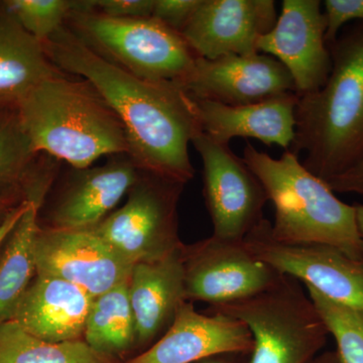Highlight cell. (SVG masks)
<instances>
[{"label":"cell","mask_w":363,"mask_h":363,"mask_svg":"<svg viewBox=\"0 0 363 363\" xmlns=\"http://www.w3.org/2000/svg\"><path fill=\"white\" fill-rule=\"evenodd\" d=\"M253 257L281 274L311 286L325 297L363 311V264L337 248L286 245L272 238V223L262 219L243 240Z\"/></svg>","instance_id":"9"},{"label":"cell","mask_w":363,"mask_h":363,"mask_svg":"<svg viewBox=\"0 0 363 363\" xmlns=\"http://www.w3.org/2000/svg\"><path fill=\"white\" fill-rule=\"evenodd\" d=\"M16 108L35 152L71 168H88L101 157L130 156L121 119L84 79L67 73L47 79Z\"/></svg>","instance_id":"3"},{"label":"cell","mask_w":363,"mask_h":363,"mask_svg":"<svg viewBox=\"0 0 363 363\" xmlns=\"http://www.w3.org/2000/svg\"><path fill=\"white\" fill-rule=\"evenodd\" d=\"M300 283L284 274L266 292L211 306V314L235 318L252 332L250 363H310L324 347L328 329Z\"/></svg>","instance_id":"6"},{"label":"cell","mask_w":363,"mask_h":363,"mask_svg":"<svg viewBox=\"0 0 363 363\" xmlns=\"http://www.w3.org/2000/svg\"><path fill=\"white\" fill-rule=\"evenodd\" d=\"M35 260L37 274L64 279L93 298L128 281L133 267L90 229L40 227Z\"/></svg>","instance_id":"11"},{"label":"cell","mask_w":363,"mask_h":363,"mask_svg":"<svg viewBox=\"0 0 363 363\" xmlns=\"http://www.w3.org/2000/svg\"><path fill=\"white\" fill-rule=\"evenodd\" d=\"M30 204L6 238L0 255V324L9 321L23 294L37 274L35 241L43 198L28 196Z\"/></svg>","instance_id":"21"},{"label":"cell","mask_w":363,"mask_h":363,"mask_svg":"<svg viewBox=\"0 0 363 363\" xmlns=\"http://www.w3.org/2000/svg\"><path fill=\"white\" fill-rule=\"evenodd\" d=\"M28 204H30V200L26 198L18 206L11 208V209L4 215V218H2L1 222H0V247L4 245L9 234L11 233L14 227H16L18 222L20 221L23 215L25 214L26 209H28Z\"/></svg>","instance_id":"31"},{"label":"cell","mask_w":363,"mask_h":363,"mask_svg":"<svg viewBox=\"0 0 363 363\" xmlns=\"http://www.w3.org/2000/svg\"><path fill=\"white\" fill-rule=\"evenodd\" d=\"M192 143L203 162V192L214 238L243 241L264 219L262 211L269 201L264 186L228 143L216 142L203 131Z\"/></svg>","instance_id":"8"},{"label":"cell","mask_w":363,"mask_h":363,"mask_svg":"<svg viewBox=\"0 0 363 363\" xmlns=\"http://www.w3.org/2000/svg\"><path fill=\"white\" fill-rule=\"evenodd\" d=\"M277 20L274 0H201L181 35L200 58L252 56Z\"/></svg>","instance_id":"14"},{"label":"cell","mask_w":363,"mask_h":363,"mask_svg":"<svg viewBox=\"0 0 363 363\" xmlns=\"http://www.w3.org/2000/svg\"><path fill=\"white\" fill-rule=\"evenodd\" d=\"M186 301L225 304L269 290L284 274L253 257L243 241L212 238L183 245Z\"/></svg>","instance_id":"10"},{"label":"cell","mask_w":363,"mask_h":363,"mask_svg":"<svg viewBox=\"0 0 363 363\" xmlns=\"http://www.w3.org/2000/svg\"><path fill=\"white\" fill-rule=\"evenodd\" d=\"M43 47L57 68L88 81L113 109L138 168L183 184L194 177L189 143L202 128L194 100L180 86L124 71L98 56L65 26Z\"/></svg>","instance_id":"1"},{"label":"cell","mask_w":363,"mask_h":363,"mask_svg":"<svg viewBox=\"0 0 363 363\" xmlns=\"http://www.w3.org/2000/svg\"><path fill=\"white\" fill-rule=\"evenodd\" d=\"M325 183L333 192L363 195V161Z\"/></svg>","instance_id":"30"},{"label":"cell","mask_w":363,"mask_h":363,"mask_svg":"<svg viewBox=\"0 0 363 363\" xmlns=\"http://www.w3.org/2000/svg\"><path fill=\"white\" fill-rule=\"evenodd\" d=\"M200 2L201 0H156L152 18L181 33Z\"/></svg>","instance_id":"29"},{"label":"cell","mask_w":363,"mask_h":363,"mask_svg":"<svg viewBox=\"0 0 363 363\" xmlns=\"http://www.w3.org/2000/svg\"><path fill=\"white\" fill-rule=\"evenodd\" d=\"M178 86L193 99L229 106L259 104L288 93L297 94L286 67L260 52L214 60L198 57L190 75Z\"/></svg>","instance_id":"13"},{"label":"cell","mask_w":363,"mask_h":363,"mask_svg":"<svg viewBox=\"0 0 363 363\" xmlns=\"http://www.w3.org/2000/svg\"><path fill=\"white\" fill-rule=\"evenodd\" d=\"M310 363H341L337 353H326L322 357L315 358Z\"/></svg>","instance_id":"32"},{"label":"cell","mask_w":363,"mask_h":363,"mask_svg":"<svg viewBox=\"0 0 363 363\" xmlns=\"http://www.w3.org/2000/svg\"><path fill=\"white\" fill-rule=\"evenodd\" d=\"M247 325L222 314H202L187 301L173 323L150 350L130 363H193L229 353H252Z\"/></svg>","instance_id":"15"},{"label":"cell","mask_w":363,"mask_h":363,"mask_svg":"<svg viewBox=\"0 0 363 363\" xmlns=\"http://www.w3.org/2000/svg\"><path fill=\"white\" fill-rule=\"evenodd\" d=\"M156 0H75V9L114 18H152Z\"/></svg>","instance_id":"27"},{"label":"cell","mask_w":363,"mask_h":363,"mask_svg":"<svg viewBox=\"0 0 363 363\" xmlns=\"http://www.w3.org/2000/svg\"><path fill=\"white\" fill-rule=\"evenodd\" d=\"M193 100L203 133L216 142L229 145L233 138H250L267 145H279L285 150L292 147L298 102L296 93L241 106Z\"/></svg>","instance_id":"18"},{"label":"cell","mask_w":363,"mask_h":363,"mask_svg":"<svg viewBox=\"0 0 363 363\" xmlns=\"http://www.w3.org/2000/svg\"><path fill=\"white\" fill-rule=\"evenodd\" d=\"M42 43L0 4V107H13L35 86L62 75Z\"/></svg>","instance_id":"20"},{"label":"cell","mask_w":363,"mask_h":363,"mask_svg":"<svg viewBox=\"0 0 363 363\" xmlns=\"http://www.w3.org/2000/svg\"><path fill=\"white\" fill-rule=\"evenodd\" d=\"M329 334L337 345L341 363H363V311L346 307L305 286Z\"/></svg>","instance_id":"25"},{"label":"cell","mask_w":363,"mask_h":363,"mask_svg":"<svg viewBox=\"0 0 363 363\" xmlns=\"http://www.w3.org/2000/svg\"><path fill=\"white\" fill-rule=\"evenodd\" d=\"M184 186L140 169L125 204L90 230L133 266L161 259L182 247L178 201Z\"/></svg>","instance_id":"7"},{"label":"cell","mask_w":363,"mask_h":363,"mask_svg":"<svg viewBox=\"0 0 363 363\" xmlns=\"http://www.w3.org/2000/svg\"><path fill=\"white\" fill-rule=\"evenodd\" d=\"M319 0H284L276 25L259 38L257 51L281 62L298 96L321 89L332 69L326 18Z\"/></svg>","instance_id":"12"},{"label":"cell","mask_w":363,"mask_h":363,"mask_svg":"<svg viewBox=\"0 0 363 363\" xmlns=\"http://www.w3.org/2000/svg\"><path fill=\"white\" fill-rule=\"evenodd\" d=\"M140 169L128 155H116L99 167L72 168L51 213V228L84 230L98 225L130 192Z\"/></svg>","instance_id":"16"},{"label":"cell","mask_w":363,"mask_h":363,"mask_svg":"<svg viewBox=\"0 0 363 363\" xmlns=\"http://www.w3.org/2000/svg\"><path fill=\"white\" fill-rule=\"evenodd\" d=\"M130 298L138 342H150L168 330L186 301L183 245L161 259L135 264Z\"/></svg>","instance_id":"19"},{"label":"cell","mask_w":363,"mask_h":363,"mask_svg":"<svg viewBox=\"0 0 363 363\" xmlns=\"http://www.w3.org/2000/svg\"><path fill=\"white\" fill-rule=\"evenodd\" d=\"M326 42L331 44L344 26L350 21H363V0H326Z\"/></svg>","instance_id":"28"},{"label":"cell","mask_w":363,"mask_h":363,"mask_svg":"<svg viewBox=\"0 0 363 363\" xmlns=\"http://www.w3.org/2000/svg\"><path fill=\"white\" fill-rule=\"evenodd\" d=\"M2 4L26 32L43 44L65 26L75 0H6Z\"/></svg>","instance_id":"26"},{"label":"cell","mask_w":363,"mask_h":363,"mask_svg":"<svg viewBox=\"0 0 363 363\" xmlns=\"http://www.w3.org/2000/svg\"><path fill=\"white\" fill-rule=\"evenodd\" d=\"M84 338L93 350L108 357L133 345L136 335L130 279L94 298L86 321Z\"/></svg>","instance_id":"22"},{"label":"cell","mask_w":363,"mask_h":363,"mask_svg":"<svg viewBox=\"0 0 363 363\" xmlns=\"http://www.w3.org/2000/svg\"><path fill=\"white\" fill-rule=\"evenodd\" d=\"M0 363H111L85 341L52 343L23 330L13 320L0 324Z\"/></svg>","instance_id":"23"},{"label":"cell","mask_w":363,"mask_h":363,"mask_svg":"<svg viewBox=\"0 0 363 363\" xmlns=\"http://www.w3.org/2000/svg\"><path fill=\"white\" fill-rule=\"evenodd\" d=\"M328 47L330 75L321 89L298 96L290 149L324 182L363 161V21L343 26Z\"/></svg>","instance_id":"2"},{"label":"cell","mask_w":363,"mask_h":363,"mask_svg":"<svg viewBox=\"0 0 363 363\" xmlns=\"http://www.w3.org/2000/svg\"><path fill=\"white\" fill-rule=\"evenodd\" d=\"M65 26L98 56L147 80L180 85L198 58L180 33L152 18H114L74 9Z\"/></svg>","instance_id":"5"},{"label":"cell","mask_w":363,"mask_h":363,"mask_svg":"<svg viewBox=\"0 0 363 363\" xmlns=\"http://www.w3.org/2000/svg\"><path fill=\"white\" fill-rule=\"evenodd\" d=\"M40 157L26 135L16 106L0 107V197L28 184Z\"/></svg>","instance_id":"24"},{"label":"cell","mask_w":363,"mask_h":363,"mask_svg":"<svg viewBox=\"0 0 363 363\" xmlns=\"http://www.w3.org/2000/svg\"><path fill=\"white\" fill-rule=\"evenodd\" d=\"M358 229L363 240V205H355Z\"/></svg>","instance_id":"33"},{"label":"cell","mask_w":363,"mask_h":363,"mask_svg":"<svg viewBox=\"0 0 363 363\" xmlns=\"http://www.w3.org/2000/svg\"><path fill=\"white\" fill-rule=\"evenodd\" d=\"M213 357L206 358V359H203L199 363H228L225 360L215 359Z\"/></svg>","instance_id":"35"},{"label":"cell","mask_w":363,"mask_h":363,"mask_svg":"<svg viewBox=\"0 0 363 363\" xmlns=\"http://www.w3.org/2000/svg\"><path fill=\"white\" fill-rule=\"evenodd\" d=\"M94 298L79 286L35 274L11 320L35 337L52 343L80 340Z\"/></svg>","instance_id":"17"},{"label":"cell","mask_w":363,"mask_h":363,"mask_svg":"<svg viewBox=\"0 0 363 363\" xmlns=\"http://www.w3.org/2000/svg\"><path fill=\"white\" fill-rule=\"evenodd\" d=\"M242 159L274 205V240L286 245H328L363 264V240L355 205L339 200L292 150L274 159L247 143Z\"/></svg>","instance_id":"4"},{"label":"cell","mask_w":363,"mask_h":363,"mask_svg":"<svg viewBox=\"0 0 363 363\" xmlns=\"http://www.w3.org/2000/svg\"><path fill=\"white\" fill-rule=\"evenodd\" d=\"M11 205V199L7 196L4 197H0V215H6L11 208H9Z\"/></svg>","instance_id":"34"}]
</instances>
